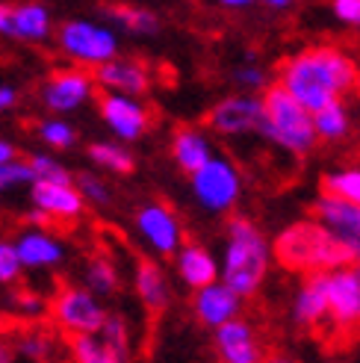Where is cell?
<instances>
[{"label": "cell", "mask_w": 360, "mask_h": 363, "mask_svg": "<svg viewBox=\"0 0 360 363\" xmlns=\"http://www.w3.org/2000/svg\"><path fill=\"white\" fill-rule=\"evenodd\" d=\"M357 83V62L337 45H313L296 50L278 65V86L310 113L331 101H346Z\"/></svg>", "instance_id": "6da1fadb"}, {"label": "cell", "mask_w": 360, "mask_h": 363, "mask_svg": "<svg viewBox=\"0 0 360 363\" xmlns=\"http://www.w3.org/2000/svg\"><path fill=\"white\" fill-rule=\"evenodd\" d=\"M272 263V242H269L263 228L251 222L248 216H227L219 281L248 301L263 289Z\"/></svg>", "instance_id": "7a4b0ae2"}, {"label": "cell", "mask_w": 360, "mask_h": 363, "mask_svg": "<svg viewBox=\"0 0 360 363\" xmlns=\"http://www.w3.org/2000/svg\"><path fill=\"white\" fill-rule=\"evenodd\" d=\"M272 260L296 275H325L349 263V254L339 248L328 228L310 216L286 225L272 240Z\"/></svg>", "instance_id": "3957f363"}, {"label": "cell", "mask_w": 360, "mask_h": 363, "mask_svg": "<svg viewBox=\"0 0 360 363\" xmlns=\"http://www.w3.org/2000/svg\"><path fill=\"white\" fill-rule=\"evenodd\" d=\"M260 104H263V116H260L257 133L269 145H275L278 151L290 157H308L316 148L319 139L313 130V113L304 110L278 83H272L260 95Z\"/></svg>", "instance_id": "277c9868"}, {"label": "cell", "mask_w": 360, "mask_h": 363, "mask_svg": "<svg viewBox=\"0 0 360 363\" xmlns=\"http://www.w3.org/2000/svg\"><path fill=\"white\" fill-rule=\"evenodd\" d=\"M60 53L77 68L92 71L106 60L118 57V33L110 24L92 21V18H68L60 27H53Z\"/></svg>", "instance_id": "5b68a950"}, {"label": "cell", "mask_w": 360, "mask_h": 363, "mask_svg": "<svg viewBox=\"0 0 360 363\" xmlns=\"http://www.w3.org/2000/svg\"><path fill=\"white\" fill-rule=\"evenodd\" d=\"M106 304L95 293H89L83 284H60L47 298V319L50 328H57L65 340L98 334L106 319Z\"/></svg>", "instance_id": "8992f818"}, {"label": "cell", "mask_w": 360, "mask_h": 363, "mask_svg": "<svg viewBox=\"0 0 360 363\" xmlns=\"http://www.w3.org/2000/svg\"><path fill=\"white\" fill-rule=\"evenodd\" d=\"M189 192L204 213L227 216L242 198V172L230 157L213 154L201 169L189 174Z\"/></svg>", "instance_id": "52a82bcc"}, {"label": "cell", "mask_w": 360, "mask_h": 363, "mask_svg": "<svg viewBox=\"0 0 360 363\" xmlns=\"http://www.w3.org/2000/svg\"><path fill=\"white\" fill-rule=\"evenodd\" d=\"M98 98V86L92 71L77 68V65H62L53 68L39 86V101L50 116H71L83 110V106Z\"/></svg>", "instance_id": "ba28073f"}, {"label": "cell", "mask_w": 360, "mask_h": 363, "mask_svg": "<svg viewBox=\"0 0 360 363\" xmlns=\"http://www.w3.org/2000/svg\"><path fill=\"white\" fill-rule=\"evenodd\" d=\"M328 298V325L337 334L360 331V260H349L322 275Z\"/></svg>", "instance_id": "9c48e42d"}, {"label": "cell", "mask_w": 360, "mask_h": 363, "mask_svg": "<svg viewBox=\"0 0 360 363\" xmlns=\"http://www.w3.org/2000/svg\"><path fill=\"white\" fill-rule=\"evenodd\" d=\"M136 237L154 257H174V251L186 242L180 216L163 201H145L133 213Z\"/></svg>", "instance_id": "30bf717a"}, {"label": "cell", "mask_w": 360, "mask_h": 363, "mask_svg": "<svg viewBox=\"0 0 360 363\" xmlns=\"http://www.w3.org/2000/svg\"><path fill=\"white\" fill-rule=\"evenodd\" d=\"M260 116H263L260 95L233 92V95L219 98V101L210 106V113H207V127H210L215 136L240 139V136H248V133H257Z\"/></svg>", "instance_id": "8fae6325"}, {"label": "cell", "mask_w": 360, "mask_h": 363, "mask_svg": "<svg viewBox=\"0 0 360 363\" xmlns=\"http://www.w3.org/2000/svg\"><path fill=\"white\" fill-rule=\"evenodd\" d=\"M98 116L118 142H139L151 130V110L142 98L98 92Z\"/></svg>", "instance_id": "7c38bea8"}, {"label": "cell", "mask_w": 360, "mask_h": 363, "mask_svg": "<svg viewBox=\"0 0 360 363\" xmlns=\"http://www.w3.org/2000/svg\"><path fill=\"white\" fill-rule=\"evenodd\" d=\"M12 248H15V257L24 272L60 269L68 254L60 233H53V228H39V225H27L18 230L12 237Z\"/></svg>", "instance_id": "4fadbf2b"}, {"label": "cell", "mask_w": 360, "mask_h": 363, "mask_svg": "<svg viewBox=\"0 0 360 363\" xmlns=\"http://www.w3.org/2000/svg\"><path fill=\"white\" fill-rule=\"evenodd\" d=\"M213 349L219 363H260L269 354L257 325L245 316L213 328Z\"/></svg>", "instance_id": "5bb4252c"}, {"label": "cell", "mask_w": 360, "mask_h": 363, "mask_svg": "<svg viewBox=\"0 0 360 363\" xmlns=\"http://www.w3.org/2000/svg\"><path fill=\"white\" fill-rule=\"evenodd\" d=\"M92 77L98 92H116V95H130V98H142L151 92L154 86V74L151 65L139 57H113L103 65L92 68Z\"/></svg>", "instance_id": "9a60e30c"}, {"label": "cell", "mask_w": 360, "mask_h": 363, "mask_svg": "<svg viewBox=\"0 0 360 363\" xmlns=\"http://www.w3.org/2000/svg\"><path fill=\"white\" fill-rule=\"evenodd\" d=\"M33 210H39L50 225H74L86 216V201L74 180L65 184H50V180H35L30 184Z\"/></svg>", "instance_id": "2e32d148"}, {"label": "cell", "mask_w": 360, "mask_h": 363, "mask_svg": "<svg viewBox=\"0 0 360 363\" xmlns=\"http://www.w3.org/2000/svg\"><path fill=\"white\" fill-rule=\"evenodd\" d=\"M310 213L319 225L328 228V233L339 242V248L349 254V260H360V207L337 201V198L322 192L316 195Z\"/></svg>", "instance_id": "e0dca14e"}, {"label": "cell", "mask_w": 360, "mask_h": 363, "mask_svg": "<svg viewBox=\"0 0 360 363\" xmlns=\"http://www.w3.org/2000/svg\"><path fill=\"white\" fill-rule=\"evenodd\" d=\"M12 342L15 357L27 363H57L65 354V342L57 328H47L45 322H27V325H12L6 334Z\"/></svg>", "instance_id": "ac0fdd59"}, {"label": "cell", "mask_w": 360, "mask_h": 363, "mask_svg": "<svg viewBox=\"0 0 360 363\" xmlns=\"http://www.w3.org/2000/svg\"><path fill=\"white\" fill-rule=\"evenodd\" d=\"M245 298H240L227 284L213 281L192 293V316L204 325V328H219V325L242 316Z\"/></svg>", "instance_id": "d6986e66"}, {"label": "cell", "mask_w": 360, "mask_h": 363, "mask_svg": "<svg viewBox=\"0 0 360 363\" xmlns=\"http://www.w3.org/2000/svg\"><path fill=\"white\" fill-rule=\"evenodd\" d=\"M6 39L12 42H27V45H42L53 35V15L39 0H24V4L9 6L6 18Z\"/></svg>", "instance_id": "ffe728a7"}, {"label": "cell", "mask_w": 360, "mask_h": 363, "mask_svg": "<svg viewBox=\"0 0 360 363\" xmlns=\"http://www.w3.org/2000/svg\"><path fill=\"white\" fill-rule=\"evenodd\" d=\"M174 275L186 289H201L219 281V257L201 242H184L174 251Z\"/></svg>", "instance_id": "44dd1931"}, {"label": "cell", "mask_w": 360, "mask_h": 363, "mask_svg": "<svg viewBox=\"0 0 360 363\" xmlns=\"http://www.w3.org/2000/svg\"><path fill=\"white\" fill-rule=\"evenodd\" d=\"M290 319L301 331H319L322 325H328V298L322 275H304L290 304Z\"/></svg>", "instance_id": "7402d4cb"}, {"label": "cell", "mask_w": 360, "mask_h": 363, "mask_svg": "<svg viewBox=\"0 0 360 363\" xmlns=\"http://www.w3.org/2000/svg\"><path fill=\"white\" fill-rule=\"evenodd\" d=\"M133 293L139 304L145 307L151 316L163 313L171 304V281L169 272L151 257H139L133 266Z\"/></svg>", "instance_id": "603a6c76"}, {"label": "cell", "mask_w": 360, "mask_h": 363, "mask_svg": "<svg viewBox=\"0 0 360 363\" xmlns=\"http://www.w3.org/2000/svg\"><path fill=\"white\" fill-rule=\"evenodd\" d=\"M169 151H171L174 166L184 172V174L198 172V169H201L204 162L215 154V151H213V139H210V133L204 130V127H195V124L177 127V130L171 133Z\"/></svg>", "instance_id": "cb8c5ba5"}, {"label": "cell", "mask_w": 360, "mask_h": 363, "mask_svg": "<svg viewBox=\"0 0 360 363\" xmlns=\"http://www.w3.org/2000/svg\"><path fill=\"white\" fill-rule=\"evenodd\" d=\"M80 284L89 289V293H95L98 298H110L121 289V272L113 263V257H106V254H92V257L83 263Z\"/></svg>", "instance_id": "d4e9b609"}, {"label": "cell", "mask_w": 360, "mask_h": 363, "mask_svg": "<svg viewBox=\"0 0 360 363\" xmlns=\"http://www.w3.org/2000/svg\"><path fill=\"white\" fill-rule=\"evenodd\" d=\"M6 311V316L15 325H27V322H42L47 319V296L35 293L30 286H15L6 293V301L0 304Z\"/></svg>", "instance_id": "484cf974"}, {"label": "cell", "mask_w": 360, "mask_h": 363, "mask_svg": "<svg viewBox=\"0 0 360 363\" xmlns=\"http://www.w3.org/2000/svg\"><path fill=\"white\" fill-rule=\"evenodd\" d=\"M86 157L92 166H98L106 174L124 177V174H133V169H136V157L124 142H103V139L92 142L86 148Z\"/></svg>", "instance_id": "4316f807"}, {"label": "cell", "mask_w": 360, "mask_h": 363, "mask_svg": "<svg viewBox=\"0 0 360 363\" xmlns=\"http://www.w3.org/2000/svg\"><path fill=\"white\" fill-rule=\"evenodd\" d=\"M106 21L116 24L118 30L130 33V35H154L159 33V18L157 12L145 9V6H133V4H110L103 6Z\"/></svg>", "instance_id": "83f0119b"}, {"label": "cell", "mask_w": 360, "mask_h": 363, "mask_svg": "<svg viewBox=\"0 0 360 363\" xmlns=\"http://www.w3.org/2000/svg\"><path fill=\"white\" fill-rule=\"evenodd\" d=\"M313 130L319 142H343L351 133V110L346 101H331L313 110Z\"/></svg>", "instance_id": "f1b7e54d"}, {"label": "cell", "mask_w": 360, "mask_h": 363, "mask_svg": "<svg viewBox=\"0 0 360 363\" xmlns=\"http://www.w3.org/2000/svg\"><path fill=\"white\" fill-rule=\"evenodd\" d=\"M65 357L68 363H130L113 352L98 334H83V337H68L65 340Z\"/></svg>", "instance_id": "f546056e"}, {"label": "cell", "mask_w": 360, "mask_h": 363, "mask_svg": "<svg viewBox=\"0 0 360 363\" xmlns=\"http://www.w3.org/2000/svg\"><path fill=\"white\" fill-rule=\"evenodd\" d=\"M322 192L360 207V166H346V169H334L322 177Z\"/></svg>", "instance_id": "4dcf8cb0"}, {"label": "cell", "mask_w": 360, "mask_h": 363, "mask_svg": "<svg viewBox=\"0 0 360 363\" xmlns=\"http://www.w3.org/2000/svg\"><path fill=\"white\" fill-rule=\"evenodd\" d=\"M35 136H39V142H45V148H50V151H71L77 145V127L60 116H53V118H42L35 124Z\"/></svg>", "instance_id": "1f68e13d"}, {"label": "cell", "mask_w": 360, "mask_h": 363, "mask_svg": "<svg viewBox=\"0 0 360 363\" xmlns=\"http://www.w3.org/2000/svg\"><path fill=\"white\" fill-rule=\"evenodd\" d=\"M98 337L113 352H118L121 357H128V360L133 357V331H130V322H128V316H124V313H106Z\"/></svg>", "instance_id": "d6a6232c"}, {"label": "cell", "mask_w": 360, "mask_h": 363, "mask_svg": "<svg viewBox=\"0 0 360 363\" xmlns=\"http://www.w3.org/2000/svg\"><path fill=\"white\" fill-rule=\"evenodd\" d=\"M24 162H27V169L33 174V184H35V180H50V184H65V180H74V174L68 172L65 162L60 157L47 154V151H35Z\"/></svg>", "instance_id": "836d02e7"}, {"label": "cell", "mask_w": 360, "mask_h": 363, "mask_svg": "<svg viewBox=\"0 0 360 363\" xmlns=\"http://www.w3.org/2000/svg\"><path fill=\"white\" fill-rule=\"evenodd\" d=\"M74 186L80 189L86 207H110L113 204V186L98 174V172H80L74 174Z\"/></svg>", "instance_id": "e575fe53"}, {"label": "cell", "mask_w": 360, "mask_h": 363, "mask_svg": "<svg viewBox=\"0 0 360 363\" xmlns=\"http://www.w3.org/2000/svg\"><path fill=\"white\" fill-rule=\"evenodd\" d=\"M233 83L240 86V92H251V95H260L269 89V71L254 62V60H245L233 68Z\"/></svg>", "instance_id": "d590c367"}, {"label": "cell", "mask_w": 360, "mask_h": 363, "mask_svg": "<svg viewBox=\"0 0 360 363\" xmlns=\"http://www.w3.org/2000/svg\"><path fill=\"white\" fill-rule=\"evenodd\" d=\"M30 184H33V174L24 160H12L6 166H0V192H9L15 186H30Z\"/></svg>", "instance_id": "8d00e7d4"}, {"label": "cell", "mask_w": 360, "mask_h": 363, "mask_svg": "<svg viewBox=\"0 0 360 363\" xmlns=\"http://www.w3.org/2000/svg\"><path fill=\"white\" fill-rule=\"evenodd\" d=\"M21 263L15 257L12 240H0V286H12L18 278H21Z\"/></svg>", "instance_id": "74e56055"}, {"label": "cell", "mask_w": 360, "mask_h": 363, "mask_svg": "<svg viewBox=\"0 0 360 363\" xmlns=\"http://www.w3.org/2000/svg\"><path fill=\"white\" fill-rule=\"evenodd\" d=\"M328 6L339 24L360 30V0H328Z\"/></svg>", "instance_id": "f35d334b"}, {"label": "cell", "mask_w": 360, "mask_h": 363, "mask_svg": "<svg viewBox=\"0 0 360 363\" xmlns=\"http://www.w3.org/2000/svg\"><path fill=\"white\" fill-rule=\"evenodd\" d=\"M18 101H21V92L9 83H0V113H9Z\"/></svg>", "instance_id": "ab89813d"}, {"label": "cell", "mask_w": 360, "mask_h": 363, "mask_svg": "<svg viewBox=\"0 0 360 363\" xmlns=\"http://www.w3.org/2000/svg\"><path fill=\"white\" fill-rule=\"evenodd\" d=\"M215 6H222V9H233V12H242V9H251V6H257L260 0H213Z\"/></svg>", "instance_id": "60d3db41"}, {"label": "cell", "mask_w": 360, "mask_h": 363, "mask_svg": "<svg viewBox=\"0 0 360 363\" xmlns=\"http://www.w3.org/2000/svg\"><path fill=\"white\" fill-rule=\"evenodd\" d=\"M12 160H18L15 142H9V139L0 136V166H6V162H12Z\"/></svg>", "instance_id": "b9f144b4"}, {"label": "cell", "mask_w": 360, "mask_h": 363, "mask_svg": "<svg viewBox=\"0 0 360 363\" xmlns=\"http://www.w3.org/2000/svg\"><path fill=\"white\" fill-rule=\"evenodd\" d=\"M0 363H18V357H15V352H12L9 337H0Z\"/></svg>", "instance_id": "7bdbcfd3"}, {"label": "cell", "mask_w": 360, "mask_h": 363, "mask_svg": "<svg viewBox=\"0 0 360 363\" xmlns=\"http://www.w3.org/2000/svg\"><path fill=\"white\" fill-rule=\"evenodd\" d=\"M260 4H263L266 9H272V12H286V9H293L298 0H260Z\"/></svg>", "instance_id": "ee69618b"}, {"label": "cell", "mask_w": 360, "mask_h": 363, "mask_svg": "<svg viewBox=\"0 0 360 363\" xmlns=\"http://www.w3.org/2000/svg\"><path fill=\"white\" fill-rule=\"evenodd\" d=\"M260 363H296L290 354H283V352H272V354H266Z\"/></svg>", "instance_id": "f6af8a7d"}, {"label": "cell", "mask_w": 360, "mask_h": 363, "mask_svg": "<svg viewBox=\"0 0 360 363\" xmlns=\"http://www.w3.org/2000/svg\"><path fill=\"white\" fill-rule=\"evenodd\" d=\"M12 325H15V322L6 316V311H4V307H0V337H6V334L12 331Z\"/></svg>", "instance_id": "bcb514c9"}, {"label": "cell", "mask_w": 360, "mask_h": 363, "mask_svg": "<svg viewBox=\"0 0 360 363\" xmlns=\"http://www.w3.org/2000/svg\"><path fill=\"white\" fill-rule=\"evenodd\" d=\"M6 18H9V6H6V4H0V35L6 33Z\"/></svg>", "instance_id": "7dc6e473"}]
</instances>
